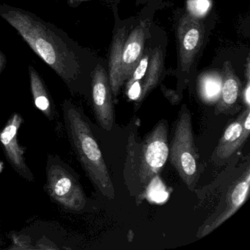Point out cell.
<instances>
[{
    "instance_id": "8",
    "label": "cell",
    "mask_w": 250,
    "mask_h": 250,
    "mask_svg": "<svg viewBox=\"0 0 250 250\" xmlns=\"http://www.w3.org/2000/svg\"><path fill=\"white\" fill-rule=\"evenodd\" d=\"M250 134V108L227 126L212 155L215 162H224L236 153L247 141Z\"/></svg>"
},
{
    "instance_id": "1",
    "label": "cell",
    "mask_w": 250,
    "mask_h": 250,
    "mask_svg": "<svg viewBox=\"0 0 250 250\" xmlns=\"http://www.w3.org/2000/svg\"><path fill=\"white\" fill-rule=\"evenodd\" d=\"M0 16L20 33L39 55L68 86L80 73L77 48L68 36L53 24L45 22L32 13L0 5Z\"/></svg>"
},
{
    "instance_id": "12",
    "label": "cell",
    "mask_w": 250,
    "mask_h": 250,
    "mask_svg": "<svg viewBox=\"0 0 250 250\" xmlns=\"http://www.w3.org/2000/svg\"><path fill=\"white\" fill-rule=\"evenodd\" d=\"M238 95L239 84L238 81L234 77H228L222 83L220 100L217 105L218 110L222 113H227V111L232 109L238 100Z\"/></svg>"
},
{
    "instance_id": "9",
    "label": "cell",
    "mask_w": 250,
    "mask_h": 250,
    "mask_svg": "<svg viewBox=\"0 0 250 250\" xmlns=\"http://www.w3.org/2000/svg\"><path fill=\"white\" fill-rule=\"evenodd\" d=\"M22 123L20 114H14L5 128L0 132V142L3 146L5 154L14 169L20 175L28 181H33V176L24 159V149L18 142V131Z\"/></svg>"
},
{
    "instance_id": "11",
    "label": "cell",
    "mask_w": 250,
    "mask_h": 250,
    "mask_svg": "<svg viewBox=\"0 0 250 250\" xmlns=\"http://www.w3.org/2000/svg\"><path fill=\"white\" fill-rule=\"evenodd\" d=\"M29 72L35 105L39 110L49 118L52 115V106L44 84L37 71L31 65L29 66Z\"/></svg>"
},
{
    "instance_id": "13",
    "label": "cell",
    "mask_w": 250,
    "mask_h": 250,
    "mask_svg": "<svg viewBox=\"0 0 250 250\" xmlns=\"http://www.w3.org/2000/svg\"><path fill=\"white\" fill-rule=\"evenodd\" d=\"M222 87V81L219 77L206 76L200 81L199 87L200 98L205 103H214L220 97Z\"/></svg>"
},
{
    "instance_id": "10",
    "label": "cell",
    "mask_w": 250,
    "mask_h": 250,
    "mask_svg": "<svg viewBox=\"0 0 250 250\" xmlns=\"http://www.w3.org/2000/svg\"><path fill=\"white\" fill-rule=\"evenodd\" d=\"M144 33L141 27L136 29L126 41L121 52V65L124 81L129 78L139 60L141 58L144 47Z\"/></svg>"
},
{
    "instance_id": "5",
    "label": "cell",
    "mask_w": 250,
    "mask_h": 250,
    "mask_svg": "<svg viewBox=\"0 0 250 250\" xmlns=\"http://www.w3.org/2000/svg\"><path fill=\"white\" fill-rule=\"evenodd\" d=\"M47 188L49 195L64 208L80 211L85 207L86 197L74 177L58 164L47 169Z\"/></svg>"
},
{
    "instance_id": "7",
    "label": "cell",
    "mask_w": 250,
    "mask_h": 250,
    "mask_svg": "<svg viewBox=\"0 0 250 250\" xmlns=\"http://www.w3.org/2000/svg\"><path fill=\"white\" fill-rule=\"evenodd\" d=\"M92 96L95 115L103 129L112 130L114 123V108L112 90L104 68L96 66L92 79Z\"/></svg>"
},
{
    "instance_id": "4",
    "label": "cell",
    "mask_w": 250,
    "mask_h": 250,
    "mask_svg": "<svg viewBox=\"0 0 250 250\" xmlns=\"http://www.w3.org/2000/svg\"><path fill=\"white\" fill-rule=\"evenodd\" d=\"M168 157L184 184L190 191H194L202 168L200 155L194 144L191 114L185 105L177 119Z\"/></svg>"
},
{
    "instance_id": "6",
    "label": "cell",
    "mask_w": 250,
    "mask_h": 250,
    "mask_svg": "<svg viewBox=\"0 0 250 250\" xmlns=\"http://www.w3.org/2000/svg\"><path fill=\"white\" fill-rule=\"evenodd\" d=\"M250 188V169L247 168L242 176L228 189L216 210L199 228L197 238H202L211 233L235 214L248 198Z\"/></svg>"
},
{
    "instance_id": "2",
    "label": "cell",
    "mask_w": 250,
    "mask_h": 250,
    "mask_svg": "<svg viewBox=\"0 0 250 250\" xmlns=\"http://www.w3.org/2000/svg\"><path fill=\"white\" fill-rule=\"evenodd\" d=\"M168 156V125L165 120L159 121L140 142L130 134L124 175L127 189L137 203L144 199L148 186L160 173Z\"/></svg>"
},
{
    "instance_id": "16",
    "label": "cell",
    "mask_w": 250,
    "mask_h": 250,
    "mask_svg": "<svg viewBox=\"0 0 250 250\" xmlns=\"http://www.w3.org/2000/svg\"><path fill=\"white\" fill-rule=\"evenodd\" d=\"M148 55H146V56L141 58L140 62H138L135 68H134L132 78H131L128 84H131L134 82L140 81L145 77L146 72H147V67H148Z\"/></svg>"
},
{
    "instance_id": "19",
    "label": "cell",
    "mask_w": 250,
    "mask_h": 250,
    "mask_svg": "<svg viewBox=\"0 0 250 250\" xmlns=\"http://www.w3.org/2000/svg\"><path fill=\"white\" fill-rule=\"evenodd\" d=\"M5 65H6V58L3 53L0 52V74L2 72V70L5 68Z\"/></svg>"
},
{
    "instance_id": "14",
    "label": "cell",
    "mask_w": 250,
    "mask_h": 250,
    "mask_svg": "<svg viewBox=\"0 0 250 250\" xmlns=\"http://www.w3.org/2000/svg\"><path fill=\"white\" fill-rule=\"evenodd\" d=\"M201 39V33L197 25H192L184 33L181 41L182 51L187 55H190L198 46Z\"/></svg>"
},
{
    "instance_id": "17",
    "label": "cell",
    "mask_w": 250,
    "mask_h": 250,
    "mask_svg": "<svg viewBox=\"0 0 250 250\" xmlns=\"http://www.w3.org/2000/svg\"><path fill=\"white\" fill-rule=\"evenodd\" d=\"M142 87L140 82H134L128 84V96L130 99L138 100L141 94Z\"/></svg>"
},
{
    "instance_id": "15",
    "label": "cell",
    "mask_w": 250,
    "mask_h": 250,
    "mask_svg": "<svg viewBox=\"0 0 250 250\" xmlns=\"http://www.w3.org/2000/svg\"><path fill=\"white\" fill-rule=\"evenodd\" d=\"M188 8L196 17H203L210 8V0H188Z\"/></svg>"
},
{
    "instance_id": "18",
    "label": "cell",
    "mask_w": 250,
    "mask_h": 250,
    "mask_svg": "<svg viewBox=\"0 0 250 250\" xmlns=\"http://www.w3.org/2000/svg\"><path fill=\"white\" fill-rule=\"evenodd\" d=\"M244 102L247 108H250V83H247V87L244 91Z\"/></svg>"
},
{
    "instance_id": "3",
    "label": "cell",
    "mask_w": 250,
    "mask_h": 250,
    "mask_svg": "<svg viewBox=\"0 0 250 250\" xmlns=\"http://www.w3.org/2000/svg\"><path fill=\"white\" fill-rule=\"evenodd\" d=\"M64 112L73 145L83 168L102 195L113 200V183L90 125L72 105L65 104Z\"/></svg>"
}]
</instances>
